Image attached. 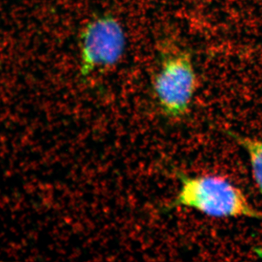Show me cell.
Masks as SVG:
<instances>
[{
    "label": "cell",
    "instance_id": "1",
    "mask_svg": "<svg viewBox=\"0 0 262 262\" xmlns=\"http://www.w3.org/2000/svg\"><path fill=\"white\" fill-rule=\"evenodd\" d=\"M175 198L164 211L186 208L216 218H248L262 221V213L244 192L228 179L216 175L189 176L179 172Z\"/></svg>",
    "mask_w": 262,
    "mask_h": 262
},
{
    "label": "cell",
    "instance_id": "4",
    "mask_svg": "<svg viewBox=\"0 0 262 262\" xmlns=\"http://www.w3.org/2000/svg\"><path fill=\"white\" fill-rule=\"evenodd\" d=\"M228 134L237 141L248 155L253 178L260 192L262 193V140L248 136H239L229 132Z\"/></svg>",
    "mask_w": 262,
    "mask_h": 262
},
{
    "label": "cell",
    "instance_id": "3",
    "mask_svg": "<svg viewBox=\"0 0 262 262\" xmlns=\"http://www.w3.org/2000/svg\"><path fill=\"white\" fill-rule=\"evenodd\" d=\"M125 48V32L115 17L103 14L93 18L80 36V75L88 77L116 64Z\"/></svg>",
    "mask_w": 262,
    "mask_h": 262
},
{
    "label": "cell",
    "instance_id": "2",
    "mask_svg": "<svg viewBox=\"0 0 262 262\" xmlns=\"http://www.w3.org/2000/svg\"><path fill=\"white\" fill-rule=\"evenodd\" d=\"M152 86L155 101L164 116L170 120L184 118L198 89L190 52L171 41L164 42Z\"/></svg>",
    "mask_w": 262,
    "mask_h": 262
}]
</instances>
